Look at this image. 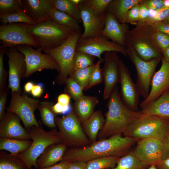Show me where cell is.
<instances>
[{
  "label": "cell",
  "instance_id": "6da1fadb",
  "mask_svg": "<svg viewBox=\"0 0 169 169\" xmlns=\"http://www.w3.org/2000/svg\"><path fill=\"white\" fill-rule=\"evenodd\" d=\"M137 141L122 135L113 136L97 140L83 148L69 147L66 150L62 161L87 162L100 158H120L130 151Z\"/></svg>",
  "mask_w": 169,
  "mask_h": 169
},
{
  "label": "cell",
  "instance_id": "7a4b0ae2",
  "mask_svg": "<svg viewBox=\"0 0 169 169\" xmlns=\"http://www.w3.org/2000/svg\"><path fill=\"white\" fill-rule=\"evenodd\" d=\"M105 121L99 132L97 140L117 135H123L129 126L141 115L127 107L121 100L116 85L109 98Z\"/></svg>",
  "mask_w": 169,
  "mask_h": 169
},
{
  "label": "cell",
  "instance_id": "3957f363",
  "mask_svg": "<svg viewBox=\"0 0 169 169\" xmlns=\"http://www.w3.org/2000/svg\"><path fill=\"white\" fill-rule=\"evenodd\" d=\"M60 26L50 18L41 22L30 25L28 34L44 50L56 48L64 44L74 31Z\"/></svg>",
  "mask_w": 169,
  "mask_h": 169
},
{
  "label": "cell",
  "instance_id": "277c9868",
  "mask_svg": "<svg viewBox=\"0 0 169 169\" xmlns=\"http://www.w3.org/2000/svg\"><path fill=\"white\" fill-rule=\"evenodd\" d=\"M154 29L146 23H137L125 34L126 44L130 45L143 60L162 58V52L154 40Z\"/></svg>",
  "mask_w": 169,
  "mask_h": 169
},
{
  "label": "cell",
  "instance_id": "5b68a950",
  "mask_svg": "<svg viewBox=\"0 0 169 169\" xmlns=\"http://www.w3.org/2000/svg\"><path fill=\"white\" fill-rule=\"evenodd\" d=\"M169 131V118L141 115L122 135L137 141L147 138H155L162 141Z\"/></svg>",
  "mask_w": 169,
  "mask_h": 169
},
{
  "label": "cell",
  "instance_id": "8992f818",
  "mask_svg": "<svg viewBox=\"0 0 169 169\" xmlns=\"http://www.w3.org/2000/svg\"><path fill=\"white\" fill-rule=\"evenodd\" d=\"M40 126H33L27 130L32 140L31 145L24 152L17 155L24 162L28 169L34 167L38 169L36 161L45 148L50 145L62 142L58 131L52 129L49 131L44 130L40 122Z\"/></svg>",
  "mask_w": 169,
  "mask_h": 169
},
{
  "label": "cell",
  "instance_id": "52a82bcc",
  "mask_svg": "<svg viewBox=\"0 0 169 169\" xmlns=\"http://www.w3.org/2000/svg\"><path fill=\"white\" fill-rule=\"evenodd\" d=\"M81 33V30L74 31L61 45L54 49L43 51L53 57L59 67L60 72L55 79L56 82L59 85L65 84L68 78L72 77L74 58Z\"/></svg>",
  "mask_w": 169,
  "mask_h": 169
},
{
  "label": "cell",
  "instance_id": "ba28073f",
  "mask_svg": "<svg viewBox=\"0 0 169 169\" xmlns=\"http://www.w3.org/2000/svg\"><path fill=\"white\" fill-rule=\"evenodd\" d=\"M55 122L61 142L67 147L83 148L92 143L73 110L65 116L57 117Z\"/></svg>",
  "mask_w": 169,
  "mask_h": 169
},
{
  "label": "cell",
  "instance_id": "9c48e42d",
  "mask_svg": "<svg viewBox=\"0 0 169 169\" xmlns=\"http://www.w3.org/2000/svg\"><path fill=\"white\" fill-rule=\"evenodd\" d=\"M125 48L127 57L136 69L137 78L136 84L140 95L145 99L149 95L152 77L156 68L161 59L156 58L145 61L138 55L130 45L126 44Z\"/></svg>",
  "mask_w": 169,
  "mask_h": 169
},
{
  "label": "cell",
  "instance_id": "30bf717a",
  "mask_svg": "<svg viewBox=\"0 0 169 169\" xmlns=\"http://www.w3.org/2000/svg\"><path fill=\"white\" fill-rule=\"evenodd\" d=\"M40 101L28 96L22 91L12 92L11 98L9 106L6 108L8 112L15 114L20 118L26 129L35 126H40L34 114L38 109Z\"/></svg>",
  "mask_w": 169,
  "mask_h": 169
},
{
  "label": "cell",
  "instance_id": "8fae6325",
  "mask_svg": "<svg viewBox=\"0 0 169 169\" xmlns=\"http://www.w3.org/2000/svg\"><path fill=\"white\" fill-rule=\"evenodd\" d=\"M29 24L24 23H12L0 26V43L5 48L15 47L22 45L39 48L38 43L28 33Z\"/></svg>",
  "mask_w": 169,
  "mask_h": 169
},
{
  "label": "cell",
  "instance_id": "7c38bea8",
  "mask_svg": "<svg viewBox=\"0 0 169 169\" xmlns=\"http://www.w3.org/2000/svg\"><path fill=\"white\" fill-rule=\"evenodd\" d=\"M24 55L27 65V70L23 77L27 78L37 71L44 69H50L60 72L59 67L57 62L50 55L42 52L41 49L36 50L31 46L22 45L15 47Z\"/></svg>",
  "mask_w": 169,
  "mask_h": 169
},
{
  "label": "cell",
  "instance_id": "4fadbf2b",
  "mask_svg": "<svg viewBox=\"0 0 169 169\" xmlns=\"http://www.w3.org/2000/svg\"><path fill=\"white\" fill-rule=\"evenodd\" d=\"M76 51L83 52L98 57L102 62L104 59L101 54L107 51H116L127 57L126 48L108 40L106 38L100 36L82 39L77 42Z\"/></svg>",
  "mask_w": 169,
  "mask_h": 169
},
{
  "label": "cell",
  "instance_id": "5bb4252c",
  "mask_svg": "<svg viewBox=\"0 0 169 169\" xmlns=\"http://www.w3.org/2000/svg\"><path fill=\"white\" fill-rule=\"evenodd\" d=\"M119 68L121 100L130 109L138 112L140 111L138 105L140 95L136 84L133 81L129 70L120 59Z\"/></svg>",
  "mask_w": 169,
  "mask_h": 169
},
{
  "label": "cell",
  "instance_id": "9a60e30c",
  "mask_svg": "<svg viewBox=\"0 0 169 169\" xmlns=\"http://www.w3.org/2000/svg\"><path fill=\"white\" fill-rule=\"evenodd\" d=\"M8 58V84L12 92H22L20 82L27 70L24 54L15 47L6 48L5 53Z\"/></svg>",
  "mask_w": 169,
  "mask_h": 169
},
{
  "label": "cell",
  "instance_id": "2e32d148",
  "mask_svg": "<svg viewBox=\"0 0 169 169\" xmlns=\"http://www.w3.org/2000/svg\"><path fill=\"white\" fill-rule=\"evenodd\" d=\"M118 52L107 51L104 55V64L101 69L104 84L103 97L109 98L117 84L119 82V63Z\"/></svg>",
  "mask_w": 169,
  "mask_h": 169
},
{
  "label": "cell",
  "instance_id": "e0dca14e",
  "mask_svg": "<svg viewBox=\"0 0 169 169\" xmlns=\"http://www.w3.org/2000/svg\"><path fill=\"white\" fill-rule=\"evenodd\" d=\"M133 153L141 161L150 166L156 165L161 159L162 141L155 138L138 140Z\"/></svg>",
  "mask_w": 169,
  "mask_h": 169
},
{
  "label": "cell",
  "instance_id": "ac0fdd59",
  "mask_svg": "<svg viewBox=\"0 0 169 169\" xmlns=\"http://www.w3.org/2000/svg\"><path fill=\"white\" fill-rule=\"evenodd\" d=\"M161 61L160 68L154 74L152 77L148 95L140 104L141 109L169 90V63L162 58Z\"/></svg>",
  "mask_w": 169,
  "mask_h": 169
},
{
  "label": "cell",
  "instance_id": "d6986e66",
  "mask_svg": "<svg viewBox=\"0 0 169 169\" xmlns=\"http://www.w3.org/2000/svg\"><path fill=\"white\" fill-rule=\"evenodd\" d=\"M0 136L21 140L31 139L28 130L21 125V120L14 113H5L0 119Z\"/></svg>",
  "mask_w": 169,
  "mask_h": 169
},
{
  "label": "cell",
  "instance_id": "ffe728a7",
  "mask_svg": "<svg viewBox=\"0 0 169 169\" xmlns=\"http://www.w3.org/2000/svg\"><path fill=\"white\" fill-rule=\"evenodd\" d=\"M82 1L79 6L84 30L79 39L101 36L105 25V15L103 16L96 15L90 8L82 3Z\"/></svg>",
  "mask_w": 169,
  "mask_h": 169
},
{
  "label": "cell",
  "instance_id": "44dd1931",
  "mask_svg": "<svg viewBox=\"0 0 169 169\" xmlns=\"http://www.w3.org/2000/svg\"><path fill=\"white\" fill-rule=\"evenodd\" d=\"M129 30L127 23H120L112 14L105 13V24L101 32V36L125 47V34Z\"/></svg>",
  "mask_w": 169,
  "mask_h": 169
},
{
  "label": "cell",
  "instance_id": "7402d4cb",
  "mask_svg": "<svg viewBox=\"0 0 169 169\" xmlns=\"http://www.w3.org/2000/svg\"><path fill=\"white\" fill-rule=\"evenodd\" d=\"M23 9L36 23L50 18L51 0H21Z\"/></svg>",
  "mask_w": 169,
  "mask_h": 169
},
{
  "label": "cell",
  "instance_id": "603a6c76",
  "mask_svg": "<svg viewBox=\"0 0 169 169\" xmlns=\"http://www.w3.org/2000/svg\"><path fill=\"white\" fill-rule=\"evenodd\" d=\"M67 147L62 142L48 146L37 160L38 169L49 166L61 161Z\"/></svg>",
  "mask_w": 169,
  "mask_h": 169
},
{
  "label": "cell",
  "instance_id": "cb8c5ba5",
  "mask_svg": "<svg viewBox=\"0 0 169 169\" xmlns=\"http://www.w3.org/2000/svg\"><path fill=\"white\" fill-rule=\"evenodd\" d=\"M141 115L169 118V90L141 109Z\"/></svg>",
  "mask_w": 169,
  "mask_h": 169
},
{
  "label": "cell",
  "instance_id": "d4e9b609",
  "mask_svg": "<svg viewBox=\"0 0 169 169\" xmlns=\"http://www.w3.org/2000/svg\"><path fill=\"white\" fill-rule=\"evenodd\" d=\"M105 121L102 111L99 110L94 111L87 119L81 123L85 134L91 143L97 141Z\"/></svg>",
  "mask_w": 169,
  "mask_h": 169
},
{
  "label": "cell",
  "instance_id": "484cf974",
  "mask_svg": "<svg viewBox=\"0 0 169 169\" xmlns=\"http://www.w3.org/2000/svg\"><path fill=\"white\" fill-rule=\"evenodd\" d=\"M99 102L97 97L84 95L75 101L73 110L81 123L91 116Z\"/></svg>",
  "mask_w": 169,
  "mask_h": 169
},
{
  "label": "cell",
  "instance_id": "4316f807",
  "mask_svg": "<svg viewBox=\"0 0 169 169\" xmlns=\"http://www.w3.org/2000/svg\"><path fill=\"white\" fill-rule=\"evenodd\" d=\"M142 0H112L109 4L106 12L112 14L118 22L125 23L127 13L135 5Z\"/></svg>",
  "mask_w": 169,
  "mask_h": 169
},
{
  "label": "cell",
  "instance_id": "83f0119b",
  "mask_svg": "<svg viewBox=\"0 0 169 169\" xmlns=\"http://www.w3.org/2000/svg\"><path fill=\"white\" fill-rule=\"evenodd\" d=\"M32 141L0 137V150H5L17 155L25 152L30 146Z\"/></svg>",
  "mask_w": 169,
  "mask_h": 169
},
{
  "label": "cell",
  "instance_id": "f1b7e54d",
  "mask_svg": "<svg viewBox=\"0 0 169 169\" xmlns=\"http://www.w3.org/2000/svg\"><path fill=\"white\" fill-rule=\"evenodd\" d=\"M50 18L58 24L74 31L81 30L78 21L68 14L53 8L50 11Z\"/></svg>",
  "mask_w": 169,
  "mask_h": 169
},
{
  "label": "cell",
  "instance_id": "f546056e",
  "mask_svg": "<svg viewBox=\"0 0 169 169\" xmlns=\"http://www.w3.org/2000/svg\"><path fill=\"white\" fill-rule=\"evenodd\" d=\"M51 2L53 8L72 16L79 23L82 22L79 6L71 0H51Z\"/></svg>",
  "mask_w": 169,
  "mask_h": 169
},
{
  "label": "cell",
  "instance_id": "4dcf8cb0",
  "mask_svg": "<svg viewBox=\"0 0 169 169\" xmlns=\"http://www.w3.org/2000/svg\"><path fill=\"white\" fill-rule=\"evenodd\" d=\"M149 167L140 161L131 151L120 158L115 167L108 169H146Z\"/></svg>",
  "mask_w": 169,
  "mask_h": 169
},
{
  "label": "cell",
  "instance_id": "1f68e13d",
  "mask_svg": "<svg viewBox=\"0 0 169 169\" xmlns=\"http://www.w3.org/2000/svg\"><path fill=\"white\" fill-rule=\"evenodd\" d=\"M53 105L52 102L48 101H40L38 109L43 124L49 128L55 129L57 114L52 109Z\"/></svg>",
  "mask_w": 169,
  "mask_h": 169
},
{
  "label": "cell",
  "instance_id": "d6a6232c",
  "mask_svg": "<svg viewBox=\"0 0 169 169\" xmlns=\"http://www.w3.org/2000/svg\"><path fill=\"white\" fill-rule=\"evenodd\" d=\"M0 169H28L24 162L17 155L5 151H0Z\"/></svg>",
  "mask_w": 169,
  "mask_h": 169
},
{
  "label": "cell",
  "instance_id": "836d02e7",
  "mask_svg": "<svg viewBox=\"0 0 169 169\" xmlns=\"http://www.w3.org/2000/svg\"><path fill=\"white\" fill-rule=\"evenodd\" d=\"M0 22L1 25L18 23H27L30 25L36 23L28 16L23 8L16 13L0 15Z\"/></svg>",
  "mask_w": 169,
  "mask_h": 169
},
{
  "label": "cell",
  "instance_id": "e575fe53",
  "mask_svg": "<svg viewBox=\"0 0 169 169\" xmlns=\"http://www.w3.org/2000/svg\"><path fill=\"white\" fill-rule=\"evenodd\" d=\"M120 158L108 157L94 159L86 162L85 169H108L115 167Z\"/></svg>",
  "mask_w": 169,
  "mask_h": 169
},
{
  "label": "cell",
  "instance_id": "d590c367",
  "mask_svg": "<svg viewBox=\"0 0 169 169\" xmlns=\"http://www.w3.org/2000/svg\"><path fill=\"white\" fill-rule=\"evenodd\" d=\"M96 58L85 52L76 51L73 59V70L86 68L94 65Z\"/></svg>",
  "mask_w": 169,
  "mask_h": 169
},
{
  "label": "cell",
  "instance_id": "8d00e7d4",
  "mask_svg": "<svg viewBox=\"0 0 169 169\" xmlns=\"http://www.w3.org/2000/svg\"><path fill=\"white\" fill-rule=\"evenodd\" d=\"M95 67V64L86 68L73 71L72 78L79 84L84 88L89 82Z\"/></svg>",
  "mask_w": 169,
  "mask_h": 169
},
{
  "label": "cell",
  "instance_id": "74e56055",
  "mask_svg": "<svg viewBox=\"0 0 169 169\" xmlns=\"http://www.w3.org/2000/svg\"><path fill=\"white\" fill-rule=\"evenodd\" d=\"M64 91L71 98L76 101L84 95V88L79 84L72 78L69 77L65 83Z\"/></svg>",
  "mask_w": 169,
  "mask_h": 169
},
{
  "label": "cell",
  "instance_id": "f35d334b",
  "mask_svg": "<svg viewBox=\"0 0 169 169\" xmlns=\"http://www.w3.org/2000/svg\"><path fill=\"white\" fill-rule=\"evenodd\" d=\"M112 0H83L82 3L98 16L105 15L106 8Z\"/></svg>",
  "mask_w": 169,
  "mask_h": 169
},
{
  "label": "cell",
  "instance_id": "ab89813d",
  "mask_svg": "<svg viewBox=\"0 0 169 169\" xmlns=\"http://www.w3.org/2000/svg\"><path fill=\"white\" fill-rule=\"evenodd\" d=\"M23 8L21 0H0V15L16 13Z\"/></svg>",
  "mask_w": 169,
  "mask_h": 169
},
{
  "label": "cell",
  "instance_id": "60d3db41",
  "mask_svg": "<svg viewBox=\"0 0 169 169\" xmlns=\"http://www.w3.org/2000/svg\"><path fill=\"white\" fill-rule=\"evenodd\" d=\"M102 62L100 59L95 64V67L91 78L87 85L84 88L86 90L103 81L100 65Z\"/></svg>",
  "mask_w": 169,
  "mask_h": 169
},
{
  "label": "cell",
  "instance_id": "b9f144b4",
  "mask_svg": "<svg viewBox=\"0 0 169 169\" xmlns=\"http://www.w3.org/2000/svg\"><path fill=\"white\" fill-rule=\"evenodd\" d=\"M153 38L156 45L162 52L169 47V35L168 34L154 29Z\"/></svg>",
  "mask_w": 169,
  "mask_h": 169
},
{
  "label": "cell",
  "instance_id": "7bdbcfd3",
  "mask_svg": "<svg viewBox=\"0 0 169 169\" xmlns=\"http://www.w3.org/2000/svg\"><path fill=\"white\" fill-rule=\"evenodd\" d=\"M169 16V8L164 7L156 10L154 15L147 19L146 23L152 25L156 23L165 20Z\"/></svg>",
  "mask_w": 169,
  "mask_h": 169
},
{
  "label": "cell",
  "instance_id": "ee69618b",
  "mask_svg": "<svg viewBox=\"0 0 169 169\" xmlns=\"http://www.w3.org/2000/svg\"><path fill=\"white\" fill-rule=\"evenodd\" d=\"M6 48L2 45L0 46V92L4 90L6 87L8 72L5 69L3 64V58L5 54Z\"/></svg>",
  "mask_w": 169,
  "mask_h": 169
},
{
  "label": "cell",
  "instance_id": "f6af8a7d",
  "mask_svg": "<svg viewBox=\"0 0 169 169\" xmlns=\"http://www.w3.org/2000/svg\"><path fill=\"white\" fill-rule=\"evenodd\" d=\"M139 3L132 7L127 12L125 19V23L136 25L139 20Z\"/></svg>",
  "mask_w": 169,
  "mask_h": 169
},
{
  "label": "cell",
  "instance_id": "bcb514c9",
  "mask_svg": "<svg viewBox=\"0 0 169 169\" xmlns=\"http://www.w3.org/2000/svg\"><path fill=\"white\" fill-rule=\"evenodd\" d=\"M164 0H142L141 3L149 9L158 10L164 7Z\"/></svg>",
  "mask_w": 169,
  "mask_h": 169
},
{
  "label": "cell",
  "instance_id": "7dc6e473",
  "mask_svg": "<svg viewBox=\"0 0 169 169\" xmlns=\"http://www.w3.org/2000/svg\"><path fill=\"white\" fill-rule=\"evenodd\" d=\"M7 86L3 91L0 92V119L4 116L5 113V104L9 90Z\"/></svg>",
  "mask_w": 169,
  "mask_h": 169
},
{
  "label": "cell",
  "instance_id": "c3c4849f",
  "mask_svg": "<svg viewBox=\"0 0 169 169\" xmlns=\"http://www.w3.org/2000/svg\"><path fill=\"white\" fill-rule=\"evenodd\" d=\"M161 159L169 158V131L162 141Z\"/></svg>",
  "mask_w": 169,
  "mask_h": 169
},
{
  "label": "cell",
  "instance_id": "681fc988",
  "mask_svg": "<svg viewBox=\"0 0 169 169\" xmlns=\"http://www.w3.org/2000/svg\"><path fill=\"white\" fill-rule=\"evenodd\" d=\"M141 2L139 3V19L138 23H146L149 15V9Z\"/></svg>",
  "mask_w": 169,
  "mask_h": 169
},
{
  "label": "cell",
  "instance_id": "f907efd6",
  "mask_svg": "<svg viewBox=\"0 0 169 169\" xmlns=\"http://www.w3.org/2000/svg\"><path fill=\"white\" fill-rule=\"evenodd\" d=\"M151 25L154 30L160 31L169 35V22L164 21Z\"/></svg>",
  "mask_w": 169,
  "mask_h": 169
},
{
  "label": "cell",
  "instance_id": "816d5d0a",
  "mask_svg": "<svg viewBox=\"0 0 169 169\" xmlns=\"http://www.w3.org/2000/svg\"><path fill=\"white\" fill-rule=\"evenodd\" d=\"M71 98L66 93H62L59 95L57 98L58 102L63 106L69 105Z\"/></svg>",
  "mask_w": 169,
  "mask_h": 169
},
{
  "label": "cell",
  "instance_id": "f5cc1de1",
  "mask_svg": "<svg viewBox=\"0 0 169 169\" xmlns=\"http://www.w3.org/2000/svg\"><path fill=\"white\" fill-rule=\"evenodd\" d=\"M71 162L67 161H61L54 165L39 169H65Z\"/></svg>",
  "mask_w": 169,
  "mask_h": 169
},
{
  "label": "cell",
  "instance_id": "db71d44e",
  "mask_svg": "<svg viewBox=\"0 0 169 169\" xmlns=\"http://www.w3.org/2000/svg\"><path fill=\"white\" fill-rule=\"evenodd\" d=\"M86 162L81 161L72 162L65 169H85Z\"/></svg>",
  "mask_w": 169,
  "mask_h": 169
},
{
  "label": "cell",
  "instance_id": "11a10c76",
  "mask_svg": "<svg viewBox=\"0 0 169 169\" xmlns=\"http://www.w3.org/2000/svg\"><path fill=\"white\" fill-rule=\"evenodd\" d=\"M43 92V89L41 84L34 85L31 93L32 95L34 97H39Z\"/></svg>",
  "mask_w": 169,
  "mask_h": 169
},
{
  "label": "cell",
  "instance_id": "9f6ffc18",
  "mask_svg": "<svg viewBox=\"0 0 169 169\" xmlns=\"http://www.w3.org/2000/svg\"><path fill=\"white\" fill-rule=\"evenodd\" d=\"M156 166L157 169H169V158L161 159Z\"/></svg>",
  "mask_w": 169,
  "mask_h": 169
},
{
  "label": "cell",
  "instance_id": "6f0895ef",
  "mask_svg": "<svg viewBox=\"0 0 169 169\" xmlns=\"http://www.w3.org/2000/svg\"><path fill=\"white\" fill-rule=\"evenodd\" d=\"M52 109L56 114L64 113V106H62L58 102L53 105Z\"/></svg>",
  "mask_w": 169,
  "mask_h": 169
},
{
  "label": "cell",
  "instance_id": "680465c9",
  "mask_svg": "<svg viewBox=\"0 0 169 169\" xmlns=\"http://www.w3.org/2000/svg\"><path fill=\"white\" fill-rule=\"evenodd\" d=\"M34 84L31 81L27 82L24 86V90L27 93L31 92Z\"/></svg>",
  "mask_w": 169,
  "mask_h": 169
},
{
  "label": "cell",
  "instance_id": "91938a15",
  "mask_svg": "<svg viewBox=\"0 0 169 169\" xmlns=\"http://www.w3.org/2000/svg\"><path fill=\"white\" fill-rule=\"evenodd\" d=\"M162 58L169 63V47L162 52Z\"/></svg>",
  "mask_w": 169,
  "mask_h": 169
},
{
  "label": "cell",
  "instance_id": "94428289",
  "mask_svg": "<svg viewBox=\"0 0 169 169\" xmlns=\"http://www.w3.org/2000/svg\"><path fill=\"white\" fill-rule=\"evenodd\" d=\"M164 7L169 8V0H164Z\"/></svg>",
  "mask_w": 169,
  "mask_h": 169
},
{
  "label": "cell",
  "instance_id": "6125c7cd",
  "mask_svg": "<svg viewBox=\"0 0 169 169\" xmlns=\"http://www.w3.org/2000/svg\"><path fill=\"white\" fill-rule=\"evenodd\" d=\"M146 169H157L156 165H153L149 166Z\"/></svg>",
  "mask_w": 169,
  "mask_h": 169
},
{
  "label": "cell",
  "instance_id": "be15d7a7",
  "mask_svg": "<svg viewBox=\"0 0 169 169\" xmlns=\"http://www.w3.org/2000/svg\"><path fill=\"white\" fill-rule=\"evenodd\" d=\"M165 21H166L169 22V16Z\"/></svg>",
  "mask_w": 169,
  "mask_h": 169
}]
</instances>
